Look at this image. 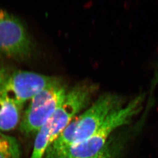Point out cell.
Returning a JSON list of instances; mask_svg holds the SVG:
<instances>
[{"mask_svg":"<svg viewBox=\"0 0 158 158\" xmlns=\"http://www.w3.org/2000/svg\"><path fill=\"white\" fill-rule=\"evenodd\" d=\"M143 101L144 95L141 94L125 107L112 113L90 137L71 147L65 158H89L100 152L107 144L113 131L128 124L132 118L140 112Z\"/></svg>","mask_w":158,"mask_h":158,"instance_id":"6da1fadb","label":"cell"},{"mask_svg":"<svg viewBox=\"0 0 158 158\" xmlns=\"http://www.w3.org/2000/svg\"><path fill=\"white\" fill-rule=\"evenodd\" d=\"M56 77L10 68L0 63V96L23 106Z\"/></svg>","mask_w":158,"mask_h":158,"instance_id":"7a4b0ae2","label":"cell"},{"mask_svg":"<svg viewBox=\"0 0 158 158\" xmlns=\"http://www.w3.org/2000/svg\"><path fill=\"white\" fill-rule=\"evenodd\" d=\"M66 93L65 85L56 77L36 93L29 100L21 118V131L27 134L37 133L62 103Z\"/></svg>","mask_w":158,"mask_h":158,"instance_id":"3957f363","label":"cell"},{"mask_svg":"<svg viewBox=\"0 0 158 158\" xmlns=\"http://www.w3.org/2000/svg\"><path fill=\"white\" fill-rule=\"evenodd\" d=\"M32 51V42L23 23L0 8V57L23 60L31 56Z\"/></svg>","mask_w":158,"mask_h":158,"instance_id":"277c9868","label":"cell"},{"mask_svg":"<svg viewBox=\"0 0 158 158\" xmlns=\"http://www.w3.org/2000/svg\"><path fill=\"white\" fill-rule=\"evenodd\" d=\"M123 107V98L117 94L100 96L85 113L76 117L73 145L90 137L112 113Z\"/></svg>","mask_w":158,"mask_h":158,"instance_id":"5b68a950","label":"cell"},{"mask_svg":"<svg viewBox=\"0 0 158 158\" xmlns=\"http://www.w3.org/2000/svg\"><path fill=\"white\" fill-rule=\"evenodd\" d=\"M23 106L0 96V131H8L21 123Z\"/></svg>","mask_w":158,"mask_h":158,"instance_id":"8992f818","label":"cell"},{"mask_svg":"<svg viewBox=\"0 0 158 158\" xmlns=\"http://www.w3.org/2000/svg\"><path fill=\"white\" fill-rule=\"evenodd\" d=\"M0 153L6 158H20V149L17 139L0 131Z\"/></svg>","mask_w":158,"mask_h":158,"instance_id":"52a82bcc","label":"cell"},{"mask_svg":"<svg viewBox=\"0 0 158 158\" xmlns=\"http://www.w3.org/2000/svg\"><path fill=\"white\" fill-rule=\"evenodd\" d=\"M123 146L121 141L111 138L100 152L89 158H118L123 149Z\"/></svg>","mask_w":158,"mask_h":158,"instance_id":"ba28073f","label":"cell"},{"mask_svg":"<svg viewBox=\"0 0 158 158\" xmlns=\"http://www.w3.org/2000/svg\"><path fill=\"white\" fill-rule=\"evenodd\" d=\"M0 158H6L2 155H1V153H0Z\"/></svg>","mask_w":158,"mask_h":158,"instance_id":"9c48e42d","label":"cell"}]
</instances>
